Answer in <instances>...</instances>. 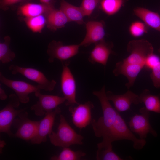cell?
<instances>
[{
	"label": "cell",
	"mask_w": 160,
	"mask_h": 160,
	"mask_svg": "<svg viewBox=\"0 0 160 160\" xmlns=\"http://www.w3.org/2000/svg\"><path fill=\"white\" fill-rule=\"evenodd\" d=\"M92 93L100 101L103 116L97 121L92 119L91 124L95 136L98 137H102V141H105L114 122L117 111L112 106L107 97L105 85L100 90L94 91Z\"/></svg>",
	"instance_id": "cell-1"
},
{
	"label": "cell",
	"mask_w": 160,
	"mask_h": 160,
	"mask_svg": "<svg viewBox=\"0 0 160 160\" xmlns=\"http://www.w3.org/2000/svg\"><path fill=\"white\" fill-rule=\"evenodd\" d=\"M48 136L53 145L63 148L73 145H82L84 138L82 136L75 131L61 114L60 115V122L57 132L52 131Z\"/></svg>",
	"instance_id": "cell-2"
},
{
	"label": "cell",
	"mask_w": 160,
	"mask_h": 160,
	"mask_svg": "<svg viewBox=\"0 0 160 160\" xmlns=\"http://www.w3.org/2000/svg\"><path fill=\"white\" fill-rule=\"evenodd\" d=\"M121 140H128L133 142V147L136 150L142 149L146 143L145 140L137 138L127 127L121 116L117 111L115 121L111 130L107 142Z\"/></svg>",
	"instance_id": "cell-3"
},
{
	"label": "cell",
	"mask_w": 160,
	"mask_h": 160,
	"mask_svg": "<svg viewBox=\"0 0 160 160\" xmlns=\"http://www.w3.org/2000/svg\"><path fill=\"white\" fill-rule=\"evenodd\" d=\"M127 50L130 55L122 61L132 64L140 65L144 68L147 57L153 52L151 44L144 39L130 41L127 44Z\"/></svg>",
	"instance_id": "cell-4"
},
{
	"label": "cell",
	"mask_w": 160,
	"mask_h": 160,
	"mask_svg": "<svg viewBox=\"0 0 160 160\" xmlns=\"http://www.w3.org/2000/svg\"><path fill=\"white\" fill-rule=\"evenodd\" d=\"M8 69L12 74H20L37 83L41 89L50 92L54 90L56 85L55 80H49L42 72L36 69L14 64L10 65Z\"/></svg>",
	"instance_id": "cell-5"
},
{
	"label": "cell",
	"mask_w": 160,
	"mask_h": 160,
	"mask_svg": "<svg viewBox=\"0 0 160 160\" xmlns=\"http://www.w3.org/2000/svg\"><path fill=\"white\" fill-rule=\"evenodd\" d=\"M62 70L60 77L61 91L66 100V106H74L79 103L76 100V85L75 80L69 67V61L61 62Z\"/></svg>",
	"instance_id": "cell-6"
},
{
	"label": "cell",
	"mask_w": 160,
	"mask_h": 160,
	"mask_svg": "<svg viewBox=\"0 0 160 160\" xmlns=\"http://www.w3.org/2000/svg\"><path fill=\"white\" fill-rule=\"evenodd\" d=\"M20 102L16 94H12L9 95L7 103L0 111V132L12 135L10 130L12 124L15 117L25 110L15 109L19 106Z\"/></svg>",
	"instance_id": "cell-7"
},
{
	"label": "cell",
	"mask_w": 160,
	"mask_h": 160,
	"mask_svg": "<svg viewBox=\"0 0 160 160\" xmlns=\"http://www.w3.org/2000/svg\"><path fill=\"white\" fill-rule=\"evenodd\" d=\"M139 112L140 114H135L131 118L129 122L130 130L138 135L141 139L145 140L148 133L155 137H157V133L149 122V111L143 107L140 109Z\"/></svg>",
	"instance_id": "cell-8"
},
{
	"label": "cell",
	"mask_w": 160,
	"mask_h": 160,
	"mask_svg": "<svg viewBox=\"0 0 160 160\" xmlns=\"http://www.w3.org/2000/svg\"><path fill=\"white\" fill-rule=\"evenodd\" d=\"M0 81L13 90L20 102L23 103L29 102L28 95L30 94L35 93L41 90L38 85H34L24 81L9 79L6 77L1 72H0Z\"/></svg>",
	"instance_id": "cell-9"
},
{
	"label": "cell",
	"mask_w": 160,
	"mask_h": 160,
	"mask_svg": "<svg viewBox=\"0 0 160 160\" xmlns=\"http://www.w3.org/2000/svg\"><path fill=\"white\" fill-rule=\"evenodd\" d=\"M80 47L79 44L65 45L61 41H53L49 44L47 50L48 62L52 63L55 59L61 62L67 60L78 53Z\"/></svg>",
	"instance_id": "cell-10"
},
{
	"label": "cell",
	"mask_w": 160,
	"mask_h": 160,
	"mask_svg": "<svg viewBox=\"0 0 160 160\" xmlns=\"http://www.w3.org/2000/svg\"><path fill=\"white\" fill-rule=\"evenodd\" d=\"M34 94L38 98V100L31 107L30 109L34 111L36 115L38 116L45 115L47 112L54 110L66 101L64 97L43 94L40 93V91Z\"/></svg>",
	"instance_id": "cell-11"
},
{
	"label": "cell",
	"mask_w": 160,
	"mask_h": 160,
	"mask_svg": "<svg viewBox=\"0 0 160 160\" xmlns=\"http://www.w3.org/2000/svg\"><path fill=\"white\" fill-rule=\"evenodd\" d=\"M94 107L90 101L79 104L76 106H69V110L71 114L72 121L76 127L81 129L91 124V111Z\"/></svg>",
	"instance_id": "cell-12"
},
{
	"label": "cell",
	"mask_w": 160,
	"mask_h": 160,
	"mask_svg": "<svg viewBox=\"0 0 160 160\" xmlns=\"http://www.w3.org/2000/svg\"><path fill=\"white\" fill-rule=\"evenodd\" d=\"M61 112V109L57 107L45 113L44 117L39 121L35 135L31 140L32 143L39 144L46 141L47 135L53 131L52 128L55 117Z\"/></svg>",
	"instance_id": "cell-13"
},
{
	"label": "cell",
	"mask_w": 160,
	"mask_h": 160,
	"mask_svg": "<svg viewBox=\"0 0 160 160\" xmlns=\"http://www.w3.org/2000/svg\"><path fill=\"white\" fill-rule=\"evenodd\" d=\"M107 97L113 103L115 109L118 112L130 110L132 104L141 103L139 95L128 90L122 95H116L111 91L106 92Z\"/></svg>",
	"instance_id": "cell-14"
},
{
	"label": "cell",
	"mask_w": 160,
	"mask_h": 160,
	"mask_svg": "<svg viewBox=\"0 0 160 160\" xmlns=\"http://www.w3.org/2000/svg\"><path fill=\"white\" fill-rule=\"evenodd\" d=\"M23 111L19 115L17 120L19 124L17 129L14 136L24 140H31L35 135L38 128L39 121L31 120L28 118V113Z\"/></svg>",
	"instance_id": "cell-15"
},
{
	"label": "cell",
	"mask_w": 160,
	"mask_h": 160,
	"mask_svg": "<svg viewBox=\"0 0 160 160\" xmlns=\"http://www.w3.org/2000/svg\"><path fill=\"white\" fill-rule=\"evenodd\" d=\"M85 36L79 44L80 46H87L95 44L104 39L105 35V27L103 22L89 21L86 24Z\"/></svg>",
	"instance_id": "cell-16"
},
{
	"label": "cell",
	"mask_w": 160,
	"mask_h": 160,
	"mask_svg": "<svg viewBox=\"0 0 160 160\" xmlns=\"http://www.w3.org/2000/svg\"><path fill=\"white\" fill-rule=\"evenodd\" d=\"M143 68L142 65L132 64L122 61L116 63L113 73L116 76L122 75L126 77L128 82L125 86L129 89L133 85L137 76Z\"/></svg>",
	"instance_id": "cell-17"
},
{
	"label": "cell",
	"mask_w": 160,
	"mask_h": 160,
	"mask_svg": "<svg viewBox=\"0 0 160 160\" xmlns=\"http://www.w3.org/2000/svg\"><path fill=\"white\" fill-rule=\"evenodd\" d=\"M113 47L112 44L106 43L104 39L95 44L88 58L89 61L92 64L97 63L105 66L110 55L113 53L112 50Z\"/></svg>",
	"instance_id": "cell-18"
},
{
	"label": "cell",
	"mask_w": 160,
	"mask_h": 160,
	"mask_svg": "<svg viewBox=\"0 0 160 160\" xmlns=\"http://www.w3.org/2000/svg\"><path fill=\"white\" fill-rule=\"evenodd\" d=\"M133 12L147 26L160 32V16L157 13L140 7L135 8Z\"/></svg>",
	"instance_id": "cell-19"
},
{
	"label": "cell",
	"mask_w": 160,
	"mask_h": 160,
	"mask_svg": "<svg viewBox=\"0 0 160 160\" xmlns=\"http://www.w3.org/2000/svg\"><path fill=\"white\" fill-rule=\"evenodd\" d=\"M46 20L47 27L52 31L63 27L69 22L65 14L60 9H56L54 8L45 15Z\"/></svg>",
	"instance_id": "cell-20"
},
{
	"label": "cell",
	"mask_w": 160,
	"mask_h": 160,
	"mask_svg": "<svg viewBox=\"0 0 160 160\" xmlns=\"http://www.w3.org/2000/svg\"><path fill=\"white\" fill-rule=\"evenodd\" d=\"M54 8L51 4L27 3L20 6L18 13L25 17H30L45 15Z\"/></svg>",
	"instance_id": "cell-21"
},
{
	"label": "cell",
	"mask_w": 160,
	"mask_h": 160,
	"mask_svg": "<svg viewBox=\"0 0 160 160\" xmlns=\"http://www.w3.org/2000/svg\"><path fill=\"white\" fill-rule=\"evenodd\" d=\"M60 9L65 14L69 22H75L80 25L84 23L83 17L85 15L80 7L74 6L64 0H61Z\"/></svg>",
	"instance_id": "cell-22"
},
{
	"label": "cell",
	"mask_w": 160,
	"mask_h": 160,
	"mask_svg": "<svg viewBox=\"0 0 160 160\" xmlns=\"http://www.w3.org/2000/svg\"><path fill=\"white\" fill-rule=\"evenodd\" d=\"M139 97L141 103H144L147 110L160 113V93L157 95H153L149 90L145 89Z\"/></svg>",
	"instance_id": "cell-23"
},
{
	"label": "cell",
	"mask_w": 160,
	"mask_h": 160,
	"mask_svg": "<svg viewBox=\"0 0 160 160\" xmlns=\"http://www.w3.org/2000/svg\"><path fill=\"white\" fill-rule=\"evenodd\" d=\"M10 37L8 36H5L3 42L0 43V61L2 64L9 63L16 57L15 52L9 48Z\"/></svg>",
	"instance_id": "cell-24"
},
{
	"label": "cell",
	"mask_w": 160,
	"mask_h": 160,
	"mask_svg": "<svg viewBox=\"0 0 160 160\" xmlns=\"http://www.w3.org/2000/svg\"><path fill=\"white\" fill-rule=\"evenodd\" d=\"M125 0H100L101 9L108 15L117 13L123 6Z\"/></svg>",
	"instance_id": "cell-25"
},
{
	"label": "cell",
	"mask_w": 160,
	"mask_h": 160,
	"mask_svg": "<svg viewBox=\"0 0 160 160\" xmlns=\"http://www.w3.org/2000/svg\"><path fill=\"white\" fill-rule=\"evenodd\" d=\"M23 20L27 26L33 32L41 33L46 24V18L44 14L24 17Z\"/></svg>",
	"instance_id": "cell-26"
},
{
	"label": "cell",
	"mask_w": 160,
	"mask_h": 160,
	"mask_svg": "<svg viewBox=\"0 0 160 160\" xmlns=\"http://www.w3.org/2000/svg\"><path fill=\"white\" fill-rule=\"evenodd\" d=\"M86 154L81 151H74L68 147L63 148L60 154L51 157L52 160H78Z\"/></svg>",
	"instance_id": "cell-27"
},
{
	"label": "cell",
	"mask_w": 160,
	"mask_h": 160,
	"mask_svg": "<svg viewBox=\"0 0 160 160\" xmlns=\"http://www.w3.org/2000/svg\"><path fill=\"white\" fill-rule=\"evenodd\" d=\"M96 159L97 160H122L123 159L112 149V146L97 147Z\"/></svg>",
	"instance_id": "cell-28"
},
{
	"label": "cell",
	"mask_w": 160,
	"mask_h": 160,
	"mask_svg": "<svg viewBox=\"0 0 160 160\" xmlns=\"http://www.w3.org/2000/svg\"><path fill=\"white\" fill-rule=\"evenodd\" d=\"M146 26L143 22L139 21L134 22L129 26V32L133 36L140 37L147 32Z\"/></svg>",
	"instance_id": "cell-29"
},
{
	"label": "cell",
	"mask_w": 160,
	"mask_h": 160,
	"mask_svg": "<svg viewBox=\"0 0 160 160\" xmlns=\"http://www.w3.org/2000/svg\"><path fill=\"white\" fill-rule=\"evenodd\" d=\"M100 0H82L80 7L85 16H89Z\"/></svg>",
	"instance_id": "cell-30"
},
{
	"label": "cell",
	"mask_w": 160,
	"mask_h": 160,
	"mask_svg": "<svg viewBox=\"0 0 160 160\" xmlns=\"http://www.w3.org/2000/svg\"><path fill=\"white\" fill-rule=\"evenodd\" d=\"M152 71L150 77L154 86L156 88H160V61L151 69Z\"/></svg>",
	"instance_id": "cell-31"
},
{
	"label": "cell",
	"mask_w": 160,
	"mask_h": 160,
	"mask_svg": "<svg viewBox=\"0 0 160 160\" xmlns=\"http://www.w3.org/2000/svg\"><path fill=\"white\" fill-rule=\"evenodd\" d=\"M160 61V57L153 53L147 57L144 68L151 70L152 68Z\"/></svg>",
	"instance_id": "cell-32"
},
{
	"label": "cell",
	"mask_w": 160,
	"mask_h": 160,
	"mask_svg": "<svg viewBox=\"0 0 160 160\" xmlns=\"http://www.w3.org/2000/svg\"><path fill=\"white\" fill-rule=\"evenodd\" d=\"M25 0H1L0 6L1 8L6 9L8 7L16 4L25 1Z\"/></svg>",
	"instance_id": "cell-33"
},
{
	"label": "cell",
	"mask_w": 160,
	"mask_h": 160,
	"mask_svg": "<svg viewBox=\"0 0 160 160\" xmlns=\"http://www.w3.org/2000/svg\"><path fill=\"white\" fill-rule=\"evenodd\" d=\"M7 97V96L4 90L0 86V99L2 100H6Z\"/></svg>",
	"instance_id": "cell-34"
},
{
	"label": "cell",
	"mask_w": 160,
	"mask_h": 160,
	"mask_svg": "<svg viewBox=\"0 0 160 160\" xmlns=\"http://www.w3.org/2000/svg\"><path fill=\"white\" fill-rule=\"evenodd\" d=\"M43 4H51V0H39Z\"/></svg>",
	"instance_id": "cell-35"
},
{
	"label": "cell",
	"mask_w": 160,
	"mask_h": 160,
	"mask_svg": "<svg viewBox=\"0 0 160 160\" xmlns=\"http://www.w3.org/2000/svg\"><path fill=\"white\" fill-rule=\"evenodd\" d=\"M159 52H160V48L159 50Z\"/></svg>",
	"instance_id": "cell-36"
}]
</instances>
